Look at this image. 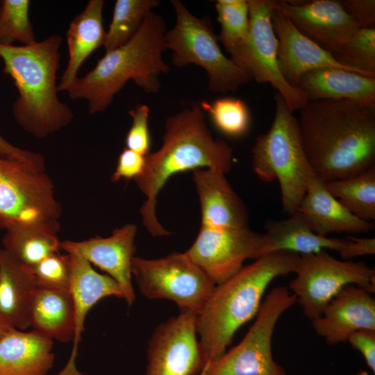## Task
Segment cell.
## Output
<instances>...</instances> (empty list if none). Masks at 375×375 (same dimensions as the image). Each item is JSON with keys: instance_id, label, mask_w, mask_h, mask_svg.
Returning <instances> with one entry per match:
<instances>
[{"instance_id": "cell-1", "label": "cell", "mask_w": 375, "mask_h": 375, "mask_svg": "<svg viewBox=\"0 0 375 375\" xmlns=\"http://www.w3.org/2000/svg\"><path fill=\"white\" fill-rule=\"evenodd\" d=\"M297 119L312 172L328 182L375 166V112L349 100L308 101Z\"/></svg>"}, {"instance_id": "cell-2", "label": "cell", "mask_w": 375, "mask_h": 375, "mask_svg": "<svg viewBox=\"0 0 375 375\" xmlns=\"http://www.w3.org/2000/svg\"><path fill=\"white\" fill-rule=\"evenodd\" d=\"M233 149L225 141L214 138L199 104H192L168 117L162 145L145 156L142 174L134 179L145 197L140 209L142 222L153 237L171 235L158 221L157 198L174 175L197 169H210L225 174L233 166Z\"/></svg>"}, {"instance_id": "cell-3", "label": "cell", "mask_w": 375, "mask_h": 375, "mask_svg": "<svg viewBox=\"0 0 375 375\" xmlns=\"http://www.w3.org/2000/svg\"><path fill=\"white\" fill-rule=\"evenodd\" d=\"M300 259L301 255L292 252L268 253L215 285L197 315V333L205 360L200 375L225 353L237 331L256 316L271 282L295 273Z\"/></svg>"}, {"instance_id": "cell-4", "label": "cell", "mask_w": 375, "mask_h": 375, "mask_svg": "<svg viewBox=\"0 0 375 375\" xmlns=\"http://www.w3.org/2000/svg\"><path fill=\"white\" fill-rule=\"evenodd\" d=\"M62 38L54 34L28 45H0L3 72L18 91L12 113L18 124L35 138H43L69 125L70 108L58 97Z\"/></svg>"}, {"instance_id": "cell-5", "label": "cell", "mask_w": 375, "mask_h": 375, "mask_svg": "<svg viewBox=\"0 0 375 375\" xmlns=\"http://www.w3.org/2000/svg\"><path fill=\"white\" fill-rule=\"evenodd\" d=\"M163 18L150 12L126 43L100 58L85 75L78 77L67 90L72 99H85L90 114L103 112L128 81L150 94L160 90V75L169 67L162 59L167 49Z\"/></svg>"}, {"instance_id": "cell-6", "label": "cell", "mask_w": 375, "mask_h": 375, "mask_svg": "<svg viewBox=\"0 0 375 375\" xmlns=\"http://www.w3.org/2000/svg\"><path fill=\"white\" fill-rule=\"evenodd\" d=\"M275 113L269 130L259 135L252 148V167L264 182L278 181L283 210L294 213L312 172L297 118L284 99L274 97Z\"/></svg>"}, {"instance_id": "cell-7", "label": "cell", "mask_w": 375, "mask_h": 375, "mask_svg": "<svg viewBox=\"0 0 375 375\" xmlns=\"http://www.w3.org/2000/svg\"><path fill=\"white\" fill-rule=\"evenodd\" d=\"M176 15L174 27L165 33L174 65L193 64L206 70L209 89L214 93L235 92L251 81L250 76L222 51L212 24L192 14L179 0H172Z\"/></svg>"}, {"instance_id": "cell-8", "label": "cell", "mask_w": 375, "mask_h": 375, "mask_svg": "<svg viewBox=\"0 0 375 375\" xmlns=\"http://www.w3.org/2000/svg\"><path fill=\"white\" fill-rule=\"evenodd\" d=\"M131 272L146 298L172 301L181 312L195 315L216 285L185 251L173 252L158 258L135 256Z\"/></svg>"}, {"instance_id": "cell-9", "label": "cell", "mask_w": 375, "mask_h": 375, "mask_svg": "<svg viewBox=\"0 0 375 375\" xmlns=\"http://www.w3.org/2000/svg\"><path fill=\"white\" fill-rule=\"evenodd\" d=\"M296 303L288 288L272 289L243 338L214 362L204 375H286L274 358L272 336L279 318Z\"/></svg>"}, {"instance_id": "cell-10", "label": "cell", "mask_w": 375, "mask_h": 375, "mask_svg": "<svg viewBox=\"0 0 375 375\" xmlns=\"http://www.w3.org/2000/svg\"><path fill=\"white\" fill-rule=\"evenodd\" d=\"M296 276L288 288L310 321L345 286L355 285L375 291V271L362 262L339 260L326 250L301 255Z\"/></svg>"}, {"instance_id": "cell-11", "label": "cell", "mask_w": 375, "mask_h": 375, "mask_svg": "<svg viewBox=\"0 0 375 375\" xmlns=\"http://www.w3.org/2000/svg\"><path fill=\"white\" fill-rule=\"evenodd\" d=\"M249 31L245 44L232 53L230 58L260 83H268L284 99L294 112L308 101L298 88L283 76L278 61V40L272 24L276 1L247 0Z\"/></svg>"}, {"instance_id": "cell-12", "label": "cell", "mask_w": 375, "mask_h": 375, "mask_svg": "<svg viewBox=\"0 0 375 375\" xmlns=\"http://www.w3.org/2000/svg\"><path fill=\"white\" fill-rule=\"evenodd\" d=\"M61 206L51 178L0 155V228L58 220Z\"/></svg>"}, {"instance_id": "cell-13", "label": "cell", "mask_w": 375, "mask_h": 375, "mask_svg": "<svg viewBox=\"0 0 375 375\" xmlns=\"http://www.w3.org/2000/svg\"><path fill=\"white\" fill-rule=\"evenodd\" d=\"M197 315L179 312L159 324L147 347L145 375H197L204 356L196 328Z\"/></svg>"}, {"instance_id": "cell-14", "label": "cell", "mask_w": 375, "mask_h": 375, "mask_svg": "<svg viewBox=\"0 0 375 375\" xmlns=\"http://www.w3.org/2000/svg\"><path fill=\"white\" fill-rule=\"evenodd\" d=\"M263 241V233L249 227L219 229L201 226L185 252L217 285L236 274L246 260L258 258Z\"/></svg>"}, {"instance_id": "cell-15", "label": "cell", "mask_w": 375, "mask_h": 375, "mask_svg": "<svg viewBox=\"0 0 375 375\" xmlns=\"http://www.w3.org/2000/svg\"><path fill=\"white\" fill-rule=\"evenodd\" d=\"M137 230L135 224H126L114 230L109 237L61 242V249L68 254L83 258L105 272L118 284L123 299L128 306H132L135 294L131 267L136 249Z\"/></svg>"}, {"instance_id": "cell-16", "label": "cell", "mask_w": 375, "mask_h": 375, "mask_svg": "<svg viewBox=\"0 0 375 375\" xmlns=\"http://www.w3.org/2000/svg\"><path fill=\"white\" fill-rule=\"evenodd\" d=\"M276 6L303 35L331 53L359 28L340 1H276Z\"/></svg>"}, {"instance_id": "cell-17", "label": "cell", "mask_w": 375, "mask_h": 375, "mask_svg": "<svg viewBox=\"0 0 375 375\" xmlns=\"http://www.w3.org/2000/svg\"><path fill=\"white\" fill-rule=\"evenodd\" d=\"M311 322L315 333L328 344L347 341L356 331L375 330V300L367 290L348 285Z\"/></svg>"}, {"instance_id": "cell-18", "label": "cell", "mask_w": 375, "mask_h": 375, "mask_svg": "<svg viewBox=\"0 0 375 375\" xmlns=\"http://www.w3.org/2000/svg\"><path fill=\"white\" fill-rule=\"evenodd\" d=\"M272 20L278 40L279 68L291 85L297 87L302 75L319 68H339L355 72L337 62L331 53L299 31L276 3Z\"/></svg>"}, {"instance_id": "cell-19", "label": "cell", "mask_w": 375, "mask_h": 375, "mask_svg": "<svg viewBox=\"0 0 375 375\" xmlns=\"http://www.w3.org/2000/svg\"><path fill=\"white\" fill-rule=\"evenodd\" d=\"M192 172L200 203L201 226L219 229L249 227L247 208L225 174L210 169Z\"/></svg>"}, {"instance_id": "cell-20", "label": "cell", "mask_w": 375, "mask_h": 375, "mask_svg": "<svg viewBox=\"0 0 375 375\" xmlns=\"http://www.w3.org/2000/svg\"><path fill=\"white\" fill-rule=\"evenodd\" d=\"M70 255V292L74 302V337L69 358L65 367L56 375H85L76 367L78 344L84 330L89 310L101 299L107 297L123 299L117 282L107 274L97 272L92 265L81 257Z\"/></svg>"}, {"instance_id": "cell-21", "label": "cell", "mask_w": 375, "mask_h": 375, "mask_svg": "<svg viewBox=\"0 0 375 375\" xmlns=\"http://www.w3.org/2000/svg\"><path fill=\"white\" fill-rule=\"evenodd\" d=\"M297 212L321 236L333 233H365L374 228L372 222L362 220L348 210L313 172L308 178L305 194Z\"/></svg>"}, {"instance_id": "cell-22", "label": "cell", "mask_w": 375, "mask_h": 375, "mask_svg": "<svg viewBox=\"0 0 375 375\" xmlns=\"http://www.w3.org/2000/svg\"><path fill=\"white\" fill-rule=\"evenodd\" d=\"M297 87L308 101L349 100L375 108V78L339 68H319L306 72Z\"/></svg>"}, {"instance_id": "cell-23", "label": "cell", "mask_w": 375, "mask_h": 375, "mask_svg": "<svg viewBox=\"0 0 375 375\" xmlns=\"http://www.w3.org/2000/svg\"><path fill=\"white\" fill-rule=\"evenodd\" d=\"M53 348V340L41 333L12 328L0 338V375H47Z\"/></svg>"}, {"instance_id": "cell-24", "label": "cell", "mask_w": 375, "mask_h": 375, "mask_svg": "<svg viewBox=\"0 0 375 375\" xmlns=\"http://www.w3.org/2000/svg\"><path fill=\"white\" fill-rule=\"evenodd\" d=\"M38 285L29 267L0 249V313L14 328L31 327V311Z\"/></svg>"}, {"instance_id": "cell-25", "label": "cell", "mask_w": 375, "mask_h": 375, "mask_svg": "<svg viewBox=\"0 0 375 375\" xmlns=\"http://www.w3.org/2000/svg\"><path fill=\"white\" fill-rule=\"evenodd\" d=\"M103 6V0H90L70 22L67 32L68 62L58 85V92H67L78 77V72L84 61L103 46L106 35Z\"/></svg>"}, {"instance_id": "cell-26", "label": "cell", "mask_w": 375, "mask_h": 375, "mask_svg": "<svg viewBox=\"0 0 375 375\" xmlns=\"http://www.w3.org/2000/svg\"><path fill=\"white\" fill-rule=\"evenodd\" d=\"M265 228L259 258L278 251L303 255L331 249L339 253L346 244L345 238L317 235L297 211L285 219L266 222Z\"/></svg>"}, {"instance_id": "cell-27", "label": "cell", "mask_w": 375, "mask_h": 375, "mask_svg": "<svg viewBox=\"0 0 375 375\" xmlns=\"http://www.w3.org/2000/svg\"><path fill=\"white\" fill-rule=\"evenodd\" d=\"M59 230L58 220L15 226L6 230L3 249L22 264L32 267L49 255L60 252Z\"/></svg>"}, {"instance_id": "cell-28", "label": "cell", "mask_w": 375, "mask_h": 375, "mask_svg": "<svg viewBox=\"0 0 375 375\" xmlns=\"http://www.w3.org/2000/svg\"><path fill=\"white\" fill-rule=\"evenodd\" d=\"M74 302L70 290L38 288L31 311V326L51 340L72 341Z\"/></svg>"}, {"instance_id": "cell-29", "label": "cell", "mask_w": 375, "mask_h": 375, "mask_svg": "<svg viewBox=\"0 0 375 375\" xmlns=\"http://www.w3.org/2000/svg\"><path fill=\"white\" fill-rule=\"evenodd\" d=\"M328 190L357 217L375 219V166L357 175L325 182Z\"/></svg>"}, {"instance_id": "cell-30", "label": "cell", "mask_w": 375, "mask_h": 375, "mask_svg": "<svg viewBox=\"0 0 375 375\" xmlns=\"http://www.w3.org/2000/svg\"><path fill=\"white\" fill-rule=\"evenodd\" d=\"M160 4L158 0H117L103 47L106 52L126 43L138 32L147 15Z\"/></svg>"}, {"instance_id": "cell-31", "label": "cell", "mask_w": 375, "mask_h": 375, "mask_svg": "<svg viewBox=\"0 0 375 375\" xmlns=\"http://www.w3.org/2000/svg\"><path fill=\"white\" fill-rule=\"evenodd\" d=\"M220 24L218 40L232 53L246 42L249 31V5L246 0H218L215 3Z\"/></svg>"}, {"instance_id": "cell-32", "label": "cell", "mask_w": 375, "mask_h": 375, "mask_svg": "<svg viewBox=\"0 0 375 375\" xmlns=\"http://www.w3.org/2000/svg\"><path fill=\"white\" fill-rule=\"evenodd\" d=\"M199 105L209 114L215 126L223 134L239 138L249 131L251 116L247 104L240 99L225 97L212 102L202 101Z\"/></svg>"}, {"instance_id": "cell-33", "label": "cell", "mask_w": 375, "mask_h": 375, "mask_svg": "<svg viewBox=\"0 0 375 375\" xmlns=\"http://www.w3.org/2000/svg\"><path fill=\"white\" fill-rule=\"evenodd\" d=\"M331 54L337 62L353 72L375 78V28H358Z\"/></svg>"}, {"instance_id": "cell-34", "label": "cell", "mask_w": 375, "mask_h": 375, "mask_svg": "<svg viewBox=\"0 0 375 375\" xmlns=\"http://www.w3.org/2000/svg\"><path fill=\"white\" fill-rule=\"evenodd\" d=\"M28 0H3L0 5V45H23L36 42L29 19Z\"/></svg>"}, {"instance_id": "cell-35", "label": "cell", "mask_w": 375, "mask_h": 375, "mask_svg": "<svg viewBox=\"0 0 375 375\" xmlns=\"http://www.w3.org/2000/svg\"><path fill=\"white\" fill-rule=\"evenodd\" d=\"M29 268L38 288L69 290L71 281L69 254L54 253Z\"/></svg>"}, {"instance_id": "cell-36", "label": "cell", "mask_w": 375, "mask_h": 375, "mask_svg": "<svg viewBox=\"0 0 375 375\" xmlns=\"http://www.w3.org/2000/svg\"><path fill=\"white\" fill-rule=\"evenodd\" d=\"M131 125L125 139L126 148L147 156L150 151L149 128L150 109L146 104H138L128 112Z\"/></svg>"}, {"instance_id": "cell-37", "label": "cell", "mask_w": 375, "mask_h": 375, "mask_svg": "<svg viewBox=\"0 0 375 375\" xmlns=\"http://www.w3.org/2000/svg\"><path fill=\"white\" fill-rule=\"evenodd\" d=\"M144 165L145 156L124 148L119 156L111 181L117 182L122 178L135 179L142 174Z\"/></svg>"}, {"instance_id": "cell-38", "label": "cell", "mask_w": 375, "mask_h": 375, "mask_svg": "<svg viewBox=\"0 0 375 375\" xmlns=\"http://www.w3.org/2000/svg\"><path fill=\"white\" fill-rule=\"evenodd\" d=\"M0 155L17 160L38 172H45L44 157L38 153L19 148L0 135Z\"/></svg>"}, {"instance_id": "cell-39", "label": "cell", "mask_w": 375, "mask_h": 375, "mask_svg": "<svg viewBox=\"0 0 375 375\" xmlns=\"http://www.w3.org/2000/svg\"><path fill=\"white\" fill-rule=\"evenodd\" d=\"M340 2L359 28H374V0H344Z\"/></svg>"}, {"instance_id": "cell-40", "label": "cell", "mask_w": 375, "mask_h": 375, "mask_svg": "<svg viewBox=\"0 0 375 375\" xmlns=\"http://www.w3.org/2000/svg\"><path fill=\"white\" fill-rule=\"evenodd\" d=\"M351 347L363 356L366 364L375 372V330L362 329L352 333L347 338Z\"/></svg>"}, {"instance_id": "cell-41", "label": "cell", "mask_w": 375, "mask_h": 375, "mask_svg": "<svg viewBox=\"0 0 375 375\" xmlns=\"http://www.w3.org/2000/svg\"><path fill=\"white\" fill-rule=\"evenodd\" d=\"M346 244L339 252L341 258L344 260L375 253L374 238H358L349 235L346 238Z\"/></svg>"}, {"instance_id": "cell-42", "label": "cell", "mask_w": 375, "mask_h": 375, "mask_svg": "<svg viewBox=\"0 0 375 375\" xmlns=\"http://www.w3.org/2000/svg\"><path fill=\"white\" fill-rule=\"evenodd\" d=\"M12 328L14 327L10 322L0 313V338Z\"/></svg>"}, {"instance_id": "cell-43", "label": "cell", "mask_w": 375, "mask_h": 375, "mask_svg": "<svg viewBox=\"0 0 375 375\" xmlns=\"http://www.w3.org/2000/svg\"><path fill=\"white\" fill-rule=\"evenodd\" d=\"M355 375H369V374L365 370H361L358 372L357 374H356Z\"/></svg>"}]
</instances>
